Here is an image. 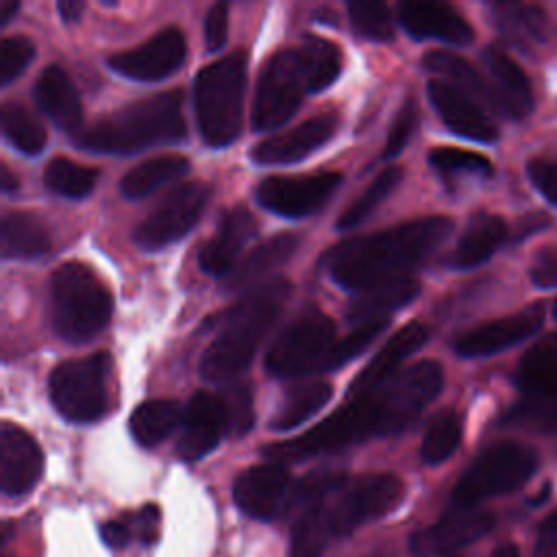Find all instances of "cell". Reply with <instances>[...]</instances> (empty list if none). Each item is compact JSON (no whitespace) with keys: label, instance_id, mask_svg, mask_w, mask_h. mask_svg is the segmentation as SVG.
Returning <instances> with one entry per match:
<instances>
[{"label":"cell","instance_id":"1","mask_svg":"<svg viewBox=\"0 0 557 557\" xmlns=\"http://www.w3.org/2000/svg\"><path fill=\"white\" fill-rule=\"evenodd\" d=\"M444 372L437 361L424 359L407 366L379 387L348 398L346 405L300 437L268 444L263 455L276 463L300 461L370 437L394 435L422 413V409L440 394Z\"/></svg>","mask_w":557,"mask_h":557},{"label":"cell","instance_id":"2","mask_svg":"<svg viewBox=\"0 0 557 557\" xmlns=\"http://www.w3.org/2000/svg\"><path fill=\"white\" fill-rule=\"evenodd\" d=\"M450 231V218L429 215L344 242L326 255L329 276L344 289L355 292L405 278V274L422 263Z\"/></svg>","mask_w":557,"mask_h":557},{"label":"cell","instance_id":"3","mask_svg":"<svg viewBox=\"0 0 557 557\" xmlns=\"http://www.w3.org/2000/svg\"><path fill=\"white\" fill-rule=\"evenodd\" d=\"M289 292L292 285L285 278H272L228 309L224 326L200 359V374L205 381L226 383L248 368L259 342L274 324Z\"/></svg>","mask_w":557,"mask_h":557},{"label":"cell","instance_id":"4","mask_svg":"<svg viewBox=\"0 0 557 557\" xmlns=\"http://www.w3.org/2000/svg\"><path fill=\"white\" fill-rule=\"evenodd\" d=\"M185 135L183 94L174 89L98 117L76 133V146L91 152L131 154L148 146L181 141Z\"/></svg>","mask_w":557,"mask_h":557},{"label":"cell","instance_id":"5","mask_svg":"<svg viewBox=\"0 0 557 557\" xmlns=\"http://www.w3.org/2000/svg\"><path fill=\"white\" fill-rule=\"evenodd\" d=\"M246 94V52L235 50L205 65L194 81V107L200 135L213 148L228 146L242 131Z\"/></svg>","mask_w":557,"mask_h":557},{"label":"cell","instance_id":"6","mask_svg":"<svg viewBox=\"0 0 557 557\" xmlns=\"http://www.w3.org/2000/svg\"><path fill=\"white\" fill-rule=\"evenodd\" d=\"M50 307L57 335L65 342L83 344L104 329L113 300L91 268L70 261L50 276Z\"/></svg>","mask_w":557,"mask_h":557},{"label":"cell","instance_id":"7","mask_svg":"<svg viewBox=\"0 0 557 557\" xmlns=\"http://www.w3.org/2000/svg\"><path fill=\"white\" fill-rule=\"evenodd\" d=\"M537 461L535 448L522 442L505 440L487 446L453 487V509H470L485 498L518 490L537 470Z\"/></svg>","mask_w":557,"mask_h":557},{"label":"cell","instance_id":"8","mask_svg":"<svg viewBox=\"0 0 557 557\" xmlns=\"http://www.w3.org/2000/svg\"><path fill=\"white\" fill-rule=\"evenodd\" d=\"M403 494L405 485L396 474L372 472L348 479L320 503L331 537L350 535L361 524L387 516L398 507Z\"/></svg>","mask_w":557,"mask_h":557},{"label":"cell","instance_id":"9","mask_svg":"<svg viewBox=\"0 0 557 557\" xmlns=\"http://www.w3.org/2000/svg\"><path fill=\"white\" fill-rule=\"evenodd\" d=\"M335 324L320 311H305L268 348L265 370L276 379H296L326 370L335 346Z\"/></svg>","mask_w":557,"mask_h":557},{"label":"cell","instance_id":"10","mask_svg":"<svg viewBox=\"0 0 557 557\" xmlns=\"http://www.w3.org/2000/svg\"><path fill=\"white\" fill-rule=\"evenodd\" d=\"M111 357L94 352L59 363L48 379L54 409L70 422H94L107 409V374Z\"/></svg>","mask_w":557,"mask_h":557},{"label":"cell","instance_id":"11","mask_svg":"<svg viewBox=\"0 0 557 557\" xmlns=\"http://www.w3.org/2000/svg\"><path fill=\"white\" fill-rule=\"evenodd\" d=\"M307 91L309 87L298 48L274 52L265 61L257 81L252 100V128L272 131L285 124L298 111Z\"/></svg>","mask_w":557,"mask_h":557},{"label":"cell","instance_id":"12","mask_svg":"<svg viewBox=\"0 0 557 557\" xmlns=\"http://www.w3.org/2000/svg\"><path fill=\"white\" fill-rule=\"evenodd\" d=\"M209 198L207 185L191 181L170 191L159 207L137 224L133 237L144 250H157L183 237L200 218Z\"/></svg>","mask_w":557,"mask_h":557},{"label":"cell","instance_id":"13","mask_svg":"<svg viewBox=\"0 0 557 557\" xmlns=\"http://www.w3.org/2000/svg\"><path fill=\"white\" fill-rule=\"evenodd\" d=\"M342 183L337 172H320L305 176H268L257 187V200L272 213L300 218L318 211L329 202Z\"/></svg>","mask_w":557,"mask_h":557},{"label":"cell","instance_id":"14","mask_svg":"<svg viewBox=\"0 0 557 557\" xmlns=\"http://www.w3.org/2000/svg\"><path fill=\"white\" fill-rule=\"evenodd\" d=\"M185 37L181 28L168 26L137 48L111 54L107 65L126 78L150 83L176 72L185 61Z\"/></svg>","mask_w":557,"mask_h":557},{"label":"cell","instance_id":"15","mask_svg":"<svg viewBox=\"0 0 557 557\" xmlns=\"http://www.w3.org/2000/svg\"><path fill=\"white\" fill-rule=\"evenodd\" d=\"M494 527V516L490 511L470 507L453 509L444 513L437 522L416 531L409 537V548L416 557H446L453 550L476 542Z\"/></svg>","mask_w":557,"mask_h":557},{"label":"cell","instance_id":"16","mask_svg":"<svg viewBox=\"0 0 557 557\" xmlns=\"http://www.w3.org/2000/svg\"><path fill=\"white\" fill-rule=\"evenodd\" d=\"M546 318L542 302H533L511 315L479 324L453 342L459 357H487L531 337Z\"/></svg>","mask_w":557,"mask_h":557},{"label":"cell","instance_id":"17","mask_svg":"<svg viewBox=\"0 0 557 557\" xmlns=\"http://www.w3.org/2000/svg\"><path fill=\"white\" fill-rule=\"evenodd\" d=\"M289 492V472L276 461L244 470L233 485L235 505L255 520H272L283 513Z\"/></svg>","mask_w":557,"mask_h":557},{"label":"cell","instance_id":"18","mask_svg":"<svg viewBox=\"0 0 557 557\" xmlns=\"http://www.w3.org/2000/svg\"><path fill=\"white\" fill-rule=\"evenodd\" d=\"M44 455L39 444L17 424L0 426V490L7 496L28 494L41 479Z\"/></svg>","mask_w":557,"mask_h":557},{"label":"cell","instance_id":"19","mask_svg":"<svg viewBox=\"0 0 557 557\" xmlns=\"http://www.w3.org/2000/svg\"><path fill=\"white\" fill-rule=\"evenodd\" d=\"M426 94L453 133L483 144L498 139V126L492 122V117L476 104V100H472L455 85L442 78H433L426 83Z\"/></svg>","mask_w":557,"mask_h":557},{"label":"cell","instance_id":"20","mask_svg":"<svg viewBox=\"0 0 557 557\" xmlns=\"http://www.w3.org/2000/svg\"><path fill=\"white\" fill-rule=\"evenodd\" d=\"M183 426L176 442V455L185 461H196L211 453L220 437L226 433L224 411L218 394L196 392L185 411H183Z\"/></svg>","mask_w":557,"mask_h":557},{"label":"cell","instance_id":"21","mask_svg":"<svg viewBox=\"0 0 557 557\" xmlns=\"http://www.w3.org/2000/svg\"><path fill=\"white\" fill-rule=\"evenodd\" d=\"M403 28L413 39H442L455 46L472 41L474 33L466 17L448 2L437 0H405L398 4Z\"/></svg>","mask_w":557,"mask_h":557},{"label":"cell","instance_id":"22","mask_svg":"<svg viewBox=\"0 0 557 557\" xmlns=\"http://www.w3.org/2000/svg\"><path fill=\"white\" fill-rule=\"evenodd\" d=\"M337 128V117L333 113H322L311 120H305L302 124L272 135L263 141H259L252 150L250 157L257 163L263 165H276V163H292L300 161L309 152L318 150L322 144H326Z\"/></svg>","mask_w":557,"mask_h":557},{"label":"cell","instance_id":"23","mask_svg":"<svg viewBox=\"0 0 557 557\" xmlns=\"http://www.w3.org/2000/svg\"><path fill=\"white\" fill-rule=\"evenodd\" d=\"M255 231L257 222L248 209L235 207L228 213H224L213 237L200 248V268L213 276L228 274L239 261L237 257L244 250V246L252 239Z\"/></svg>","mask_w":557,"mask_h":557},{"label":"cell","instance_id":"24","mask_svg":"<svg viewBox=\"0 0 557 557\" xmlns=\"http://www.w3.org/2000/svg\"><path fill=\"white\" fill-rule=\"evenodd\" d=\"M429 337V329L422 322H409L403 329H398L383 348L368 361V366L355 376V381L348 387V398H355L359 394H366L381 383L389 381L394 374H398V366L416 352Z\"/></svg>","mask_w":557,"mask_h":557},{"label":"cell","instance_id":"25","mask_svg":"<svg viewBox=\"0 0 557 557\" xmlns=\"http://www.w3.org/2000/svg\"><path fill=\"white\" fill-rule=\"evenodd\" d=\"M483 63L490 72V83L498 96L503 115L513 120L527 117L533 111V89L522 67L498 46L483 50Z\"/></svg>","mask_w":557,"mask_h":557},{"label":"cell","instance_id":"26","mask_svg":"<svg viewBox=\"0 0 557 557\" xmlns=\"http://www.w3.org/2000/svg\"><path fill=\"white\" fill-rule=\"evenodd\" d=\"M35 102L39 109L63 131H76L81 126L83 107L81 96L61 65H48L35 81Z\"/></svg>","mask_w":557,"mask_h":557},{"label":"cell","instance_id":"27","mask_svg":"<svg viewBox=\"0 0 557 557\" xmlns=\"http://www.w3.org/2000/svg\"><path fill=\"white\" fill-rule=\"evenodd\" d=\"M492 15L505 39L524 54L537 52L548 41L546 13L537 4L496 2Z\"/></svg>","mask_w":557,"mask_h":557},{"label":"cell","instance_id":"28","mask_svg":"<svg viewBox=\"0 0 557 557\" xmlns=\"http://www.w3.org/2000/svg\"><path fill=\"white\" fill-rule=\"evenodd\" d=\"M505 237L507 224L500 215L476 211L468 220V226L457 242V248L453 252V265L459 270H468L487 261L500 248Z\"/></svg>","mask_w":557,"mask_h":557},{"label":"cell","instance_id":"29","mask_svg":"<svg viewBox=\"0 0 557 557\" xmlns=\"http://www.w3.org/2000/svg\"><path fill=\"white\" fill-rule=\"evenodd\" d=\"M296 246H298V239L292 233H281V235H274V237L261 242L248 255H244L228 274H224L222 287L226 292L244 289L259 276H263V274L272 272L274 268H278L281 263H285L292 257V252L296 250Z\"/></svg>","mask_w":557,"mask_h":557},{"label":"cell","instance_id":"30","mask_svg":"<svg viewBox=\"0 0 557 557\" xmlns=\"http://www.w3.org/2000/svg\"><path fill=\"white\" fill-rule=\"evenodd\" d=\"M418 292H420V283L409 276L370 287L361 292L357 298H352V302L348 305L346 318L355 324L385 320L392 311L411 302L418 296Z\"/></svg>","mask_w":557,"mask_h":557},{"label":"cell","instance_id":"31","mask_svg":"<svg viewBox=\"0 0 557 557\" xmlns=\"http://www.w3.org/2000/svg\"><path fill=\"white\" fill-rule=\"evenodd\" d=\"M422 65L426 70L444 76L442 81L455 85L457 89L468 94L472 100H481V102L490 104L492 109L500 111V102H498V96H496L492 83L485 81L466 59H461L453 52H446V50H431L424 54Z\"/></svg>","mask_w":557,"mask_h":557},{"label":"cell","instance_id":"32","mask_svg":"<svg viewBox=\"0 0 557 557\" xmlns=\"http://www.w3.org/2000/svg\"><path fill=\"white\" fill-rule=\"evenodd\" d=\"M0 246L4 259H35L50 250V235L35 215L15 211L2 218Z\"/></svg>","mask_w":557,"mask_h":557},{"label":"cell","instance_id":"33","mask_svg":"<svg viewBox=\"0 0 557 557\" xmlns=\"http://www.w3.org/2000/svg\"><path fill=\"white\" fill-rule=\"evenodd\" d=\"M516 383L524 394L557 392V333L542 337L522 355Z\"/></svg>","mask_w":557,"mask_h":557},{"label":"cell","instance_id":"34","mask_svg":"<svg viewBox=\"0 0 557 557\" xmlns=\"http://www.w3.org/2000/svg\"><path fill=\"white\" fill-rule=\"evenodd\" d=\"M189 170V163L181 154H161L141 161L131 168L120 181V191L126 198H144L170 181L181 178Z\"/></svg>","mask_w":557,"mask_h":557},{"label":"cell","instance_id":"35","mask_svg":"<svg viewBox=\"0 0 557 557\" xmlns=\"http://www.w3.org/2000/svg\"><path fill=\"white\" fill-rule=\"evenodd\" d=\"M181 420L183 413L174 400H146L131 413L128 429L137 444L152 448L161 444Z\"/></svg>","mask_w":557,"mask_h":557},{"label":"cell","instance_id":"36","mask_svg":"<svg viewBox=\"0 0 557 557\" xmlns=\"http://www.w3.org/2000/svg\"><path fill=\"white\" fill-rule=\"evenodd\" d=\"M333 396V387L324 381H313V383H300V385H294L281 407L276 409L270 426L274 431H289V429H296L298 424H302L309 416L318 413L326 403L329 398Z\"/></svg>","mask_w":557,"mask_h":557},{"label":"cell","instance_id":"37","mask_svg":"<svg viewBox=\"0 0 557 557\" xmlns=\"http://www.w3.org/2000/svg\"><path fill=\"white\" fill-rule=\"evenodd\" d=\"M298 52L302 59L309 91H322L339 76L342 50L337 44L315 35H305Z\"/></svg>","mask_w":557,"mask_h":557},{"label":"cell","instance_id":"38","mask_svg":"<svg viewBox=\"0 0 557 557\" xmlns=\"http://www.w3.org/2000/svg\"><path fill=\"white\" fill-rule=\"evenodd\" d=\"M500 424L537 431V433H555L557 431V392L524 394V398L503 416Z\"/></svg>","mask_w":557,"mask_h":557},{"label":"cell","instance_id":"39","mask_svg":"<svg viewBox=\"0 0 557 557\" xmlns=\"http://www.w3.org/2000/svg\"><path fill=\"white\" fill-rule=\"evenodd\" d=\"M0 126L11 146L24 154H37L46 146V131L41 122L20 102L2 104Z\"/></svg>","mask_w":557,"mask_h":557},{"label":"cell","instance_id":"40","mask_svg":"<svg viewBox=\"0 0 557 557\" xmlns=\"http://www.w3.org/2000/svg\"><path fill=\"white\" fill-rule=\"evenodd\" d=\"M461 442V418L455 409H442L435 413V418L429 422L422 444H420V457L424 463H442L446 461Z\"/></svg>","mask_w":557,"mask_h":557},{"label":"cell","instance_id":"41","mask_svg":"<svg viewBox=\"0 0 557 557\" xmlns=\"http://www.w3.org/2000/svg\"><path fill=\"white\" fill-rule=\"evenodd\" d=\"M329 540L331 533L324 522L322 507L320 503L311 505L305 511H300L294 520L287 557H322Z\"/></svg>","mask_w":557,"mask_h":557},{"label":"cell","instance_id":"42","mask_svg":"<svg viewBox=\"0 0 557 557\" xmlns=\"http://www.w3.org/2000/svg\"><path fill=\"white\" fill-rule=\"evenodd\" d=\"M98 181V170L89 165L74 163L70 159L57 157L44 170V185L61 196L67 198H83L87 196Z\"/></svg>","mask_w":557,"mask_h":557},{"label":"cell","instance_id":"43","mask_svg":"<svg viewBox=\"0 0 557 557\" xmlns=\"http://www.w3.org/2000/svg\"><path fill=\"white\" fill-rule=\"evenodd\" d=\"M403 178V170L400 168H387L381 174L374 176V181L363 189V194L359 198H355L344 213L337 218V228H352L359 222H363L392 191L394 187L400 183Z\"/></svg>","mask_w":557,"mask_h":557},{"label":"cell","instance_id":"44","mask_svg":"<svg viewBox=\"0 0 557 557\" xmlns=\"http://www.w3.org/2000/svg\"><path fill=\"white\" fill-rule=\"evenodd\" d=\"M429 163L444 176H474V178H490L494 165L487 157L479 152H470L463 148H433L429 152Z\"/></svg>","mask_w":557,"mask_h":557},{"label":"cell","instance_id":"45","mask_svg":"<svg viewBox=\"0 0 557 557\" xmlns=\"http://www.w3.org/2000/svg\"><path fill=\"white\" fill-rule=\"evenodd\" d=\"M348 17L352 28L372 41H389L394 33L392 13L383 2H361L350 0L348 2Z\"/></svg>","mask_w":557,"mask_h":557},{"label":"cell","instance_id":"46","mask_svg":"<svg viewBox=\"0 0 557 557\" xmlns=\"http://www.w3.org/2000/svg\"><path fill=\"white\" fill-rule=\"evenodd\" d=\"M222 411H224V422H226V433L228 435H242L252 426V394L250 387L244 383L228 385L220 394Z\"/></svg>","mask_w":557,"mask_h":557},{"label":"cell","instance_id":"47","mask_svg":"<svg viewBox=\"0 0 557 557\" xmlns=\"http://www.w3.org/2000/svg\"><path fill=\"white\" fill-rule=\"evenodd\" d=\"M387 326V318L385 320H372V322H366V324H359L355 331H350L344 339H337L335 346H333V352H331V359H329V368L326 370H333V368H339L344 366L346 361L355 359L357 355H361L370 342Z\"/></svg>","mask_w":557,"mask_h":557},{"label":"cell","instance_id":"48","mask_svg":"<svg viewBox=\"0 0 557 557\" xmlns=\"http://www.w3.org/2000/svg\"><path fill=\"white\" fill-rule=\"evenodd\" d=\"M35 46L26 37H4L0 41V85L15 81L33 61Z\"/></svg>","mask_w":557,"mask_h":557},{"label":"cell","instance_id":"49","mask_svg":"<svg viewBox=\"0 0 557 557\" xmlns=\"http://www.w3.org/2000/svg\"><path fill=\"white\" fill-rule=\"evenodd\" d=\"M416 124H418V109H416V102L409 98L396 111V115L392 120V126L387 131V139H385V148H383L385 159L396 157L407 146L409 137L416 131Z\"/></svg>","mask_w":557,"mask_h":557},{"label":"cell","instance_id":"50","mask_svg":"<svg viewBox=\"0 0 557 557\" xmlns=\"http://www.w3.org/2000/svg\"><path fill=\"white\" fill-rule=\"evenodd\" d=\"M529 278L540 289L557 285V244H548L535 250L529 268Z\"/></svg>","mask_w":557,"mask_h":557},{"label":"cell","instance_id":"51","mask_svg":"<svg viewBox=\"0 0 557 557\" xmlns=\"http://www.w3.org/2000/svg\"><path fill=\"white\" fill-rule=\"evenodd\" d=\"M228 33V4L215 2L205 15V46L209 52H218L226 44Z\"/></svg>","mask_w":557,"mask_h":557},{"label":"cell","instance_id":"52","mask_svg":"<svg viewBox=\"0 0 557 557\" xmlns=\"http://www.w3.org/2000/svg\"><path fill=\"white\" fill-rule=\"evenodd\" d=\"M527 176L533 187L557 207V161L548 159H531L527 163Z\"/></svg>","mask_w":557,"mask_h":557},{"label":"cell","instance_id":"53","mask_svg":"<svg viewBox=\"0 0 557 557\" xmlns=\"http://www.w3.org/2000/svg\"><path fill=\"white\" fill-rule=\"evenodd\" d=\"M159 507L157 505H144L137 516H135V524H133V531L137 533L139 542L150 546L157 542L159 537Z\"/></svg>","mask_w":557,"mask_h":557},{"label":"cell","instance_id":"54","mask_svg":"<svg viewBox=\"0 0 557 557\" xmlns=\"http://www.w3.org/2000/svg\"><path fill=\"white\" fill-rule=\"evenodd\" d=\"M533 557H557V511L542 522Z\"/></svg>","mask_w":557,"mask_h":557},{"label":"cell","instance_id":"55","mask_svg":"<svg viewBox=\"0 0 557 557\" xmlns=\"http://www.w3.org/2000/svg\"><path fill=\"white\" fill-rule=\"evenodd\" d=\"M131 533H133V531H131L124 522H120V520H109V522H104V524H102V531H100L104 544L111 546V548H124V546L131 542Z\"/></svg>","mask_w":557,"mask_h":557},{"label":"cell","instance_id":"56","mask_svg":"<svg viewBox=\"0 0 557 557\" xmlns=\"http://www.w3.org/2000/svg\"><path fill=\"white\" fill-rule=\"evenodd\" d=\"M57 11L61 13V17L65 22H76L81 17V13L85 11V2L83 0H59Z\"/></svg>","mask_w":557,"mask_h":557},{"label":"cell","instance_id":"57","mask_svg":"<svg viewBox=\"0 0 557 557\" xmlns=\"http://www.w3.org/2000/svg\"><path fill=\"white\" fill-rule=\"evenodd\" d=\"M20 9V2L17 0H0V24L4 26L13 13Z\"/></svg>","mask_w":557,"mask_h":557},{"label":"cell","instance_id":"58","mask_svg":"<svg viewBox=\"0 0 557 557\" xmlns=\"http://www.w3.org/2000/svg\"><path fill=\"white\" fill-rule=\"evenodd\" d=\"M0 172H2V174H0V185H2V189H4V191H13V189L17 187V183H20L17 176H13V172H11L7 165H2Z\"/></svg>","mask_w":557,"mask_h":557},{"label":"cell","instance_id":"59","mask_svg":"<svg viewBox=\"0 0 557 557\" xmlns=\"http://www.w3.org/2000/svg\"><path fill=\"white\" fill-rule=\"evenodd\" d=\"M490 557H520V550L516 544H500L490 553Z\"/></svg>","mask_w":557,"mask_h":557},{"label":"cell","instance_id":"60","mask_svg":"<svg viewBox=\"0 0 557 557\" xmlns=\"http://www.w3.org/2000/svg\"><path fill=\"white\" fill-rule=\"evenodd\" d=\"M548 496H550V483H544V485H542V490H540V492H537L529 503H531V505H542Z\"/></svg>","mask_w":557,"mask_h":557},{"label":"cell","instance_id":"61","mask_svg":"<svg viewBox=\"0 0 557 557\" xmlns=\"http://www.w3.org/2000/svg\"><path fill=\"white\" fill-rule=\"evenodd\" d=\"M553 313H555V318H557V300H555V305H553Z\"/></svg>","mask_w":557,"mask_h":557},{"label":"cell","instance_id":"62","mask_svg":"<svg viewBox=\"0 0 557 557\" xmlns=\"http://www.w3.org/2000/svg\"><path fill=\"white\" fill-rule=\"evenodd\" d=\"M446 557H457V555H446Z\"/></svg>","mask_w":557,"mask_h":557}]
</instances>
